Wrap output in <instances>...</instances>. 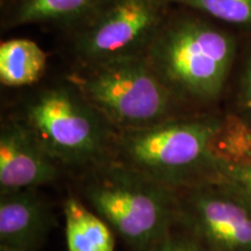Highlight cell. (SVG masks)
<instances>
[{
  "label": "cell",
  "mask_w": 251,
  "mask_h": 251,
  "mask_svg": "<svg viewBox=\"0 0 251 251\" xmlns=\"http://www.w3.org/2000/svg\"><path fill=\"white\" fill-rule=\"evenodd\" d=\"M150 251H205L186 229L176 225Z\"/></svg>",
  "instance_id": "15"
},
{
  "label": "cell",
  "mask_w": 251,
  "mask_h": 251,
  "mask_svg": "<svg viewBox=\"0 0 251 251\" xmlns=\"http://www.w3.org/2000/svg\"><path fill=\"white\" fill-rule=\"evenodd\" d=\"M143 55L181 102L211 101L224 90L235 42L205 20L179 17L163 23Z\"/></svg>",
  "instance_id": "3"
},
{
  "label": "cell",
  "mask_w": 251,
  "mask_h": 251,
  "mask_svg": "<svg viewBox=\"0 0 251 251\" xmlns=\"http://www.w3.org/2000/svg\"><path fill=\"white\" fill-rule=\"evenodd\" d=\"M62 166L18 118L0 129V194L39 188L57 180Z\"/></svg>",
  "instance_id": "8"
},
{
  "label": "cell",
  "mask_w": 251,
  "mask_h": 251,
  "mask_svg": "<svg viewBox=\"0 0 251 251\" xmlns=\"http://www.w3.org/2000/svg\"><path fill=\"white\" fill-rule=\"evenodd\" d=\"M211 180L225 185L251 205V125L242 119L226 124L211 149Z\"/></svg>",
  "instance_id": "10"
},
{
  "label": "cell",
  "mask_w": 251,
  "mask_h": 251,
  "mask_svg": "<svg viewBox=\"0 0 251 251\" xmlns=\"http://www.w3.org/2000/svg\"><path fill=\"white\" fill-rule=\"evenodd\" d=\"M177 225L205 251H251V205L218 181L178 191Z\"/></svg>",
  "instance_id": "7"
},
{
  "label": "cell",
  "mask_w": 251,
  "mask_h": 251,
  "mask_svg": "<svg viewBox=\"0 0 251 251\" xmlns=\"http://www.w3.org/2000/svg\"><path fill=\"white\" fill-rule=\"evenodd\" d=\"M166 0H99L85 14L75 49L85 64L143 55L165 21Z\"/></svg>",
  "instance_id": "6"
},
{
  "label": "cell",
  "mask_w": 251,
  "mask_h": 251,
  "mask_svg": "<svg viewBox=\"0 0 251 251\" xmlns=\"http://www.w3.org/2000/svg\"><path fill=\"white\" fill-rule=\"evenodd\" d=\"M222 119L176 117L117 131L111 159L175 191L211 180V144Z\"/></svg>",
  "instance_id": "2"
},
{
  "label": "cell",
  "mask_w": 251,
  "mask_h": 251,
  "mask_svg": "<svg viewBox=\"0 0 251 251\" xmlns=\"http://www.w3.org/2000/svg\"><path fill=\"white\" fill-rule=\"evenodd\" d=\"M68 81L117 129L148 127L179 117L181 101L144 55L86 64Z\"/></svg>",
  "instance_id": "5"
},
{
  "label": "cell",
  "mask_w": 251,
  "mask_h": 251,
  "mask_svg": "<svg viewBox=\"0 0 251 251\" xmlns=\"http://www.w3.org/2000/svg\"><path fill=\"white\" fill-rule=\"evenodd\" d=\"M46 67V52L34 41L13 39L0 46V81L4 86L33 85L43 76Z\"/></svg>",
  "instance_id": "12"
},
{
  "label": "cell",
  "mask_w": 251,
  "mask_h": 251,
  "mask_svg": "<svg viewBox=\"0 0 251 251\" xmlns=\"http://www.w3.org/2000/svg\"><path fill=\"white\" fill-rule=\"evenodd\" d=\"M236 26L251 27V0H166Z\"/></svg>",
  "instance_id": "14"
},
{
  "label": "cell",
  "mask_w": 251,
  "mask_h": 251,
  "mask_svg": "<svg viewBox=\"0 0 251 251\" xmlns=\"http://www.w3.org/2000/svg\"><path fill=\"white\" fill-rule=\"evenodd\" d=\"M55 225L37 188L0 194V251H39Z\"/></svg>",
  "instance_id": "9"
},
{
  "label": "cell",
  "mask_w": 251,
  "mask_h": 251,
  "mask_svg": "<svg viewBox=\"0 0 251 251\" xmlns=\"http://www.w3.org/2000/svg\"><path fill=\"white\" fill-rule=\"evenodd\" d=\"M18 119L62 168L83 172L111 158L117 129L70 81L34 94Z\"/></svg>",
  "instance_id": "4"
},
{
  "label": "cell",
  "mask_w": 251,
  "mask_h": 251,
  "mask_svg": "<svg viewBox=\"0 0 251 251\" xmlns=\"http://www.w3.org/2000/svg\"><path fill=\"white\" fill-rule=\"evenodd\" d=\"M99 0H23L14 21L17 25L70 20L84 15Z\"/></svg>",
  "instance_id": "13"
},
{
  "label": "cell",
  "mask_w": 251,
  "mask_h": 251,
  "mask_svg": "<svg viewBox=\"0 0 251 251\" xmlns=\"http://www.w3.org/2000/svg\"><path fill=\"white\" fill-rule=\"evenodd\" d=\"M81 200L129 251H150L178 222V192L114 159L81 172Z\"/></svg>",
  "instance_id": "1"
},
{
  "label": "cell",
  "mask_w": 251,
  "mask_h": 251,
  "mask_svg": "<svg viewBox=\"0 0 251 251\" xmlns=\"http://www.w3.org/2000/svg\"><path fill=\"white\" fill-rule=\"evenodd\" d=\"M67 251H115V234L98 214L75 194L63 201Z\"/></svg>",
  "instance_id": "11"
},
{
  "label": "cell",
  "mask_w": 251,
  "mask_h": 251,
  "mask_svg": "<svg viewBox=\"0 0 251 251\" xmlns=\"http://www.w3.org/2000/svg\"><path fill=\"white\" fill-rule=\"evenodd\" d=\"M242 101L243 106L251 115V54L248 61L246 72L243 77V87H242Z\"/></svg>",
  "instance_id": "16"
}]
</instances>
